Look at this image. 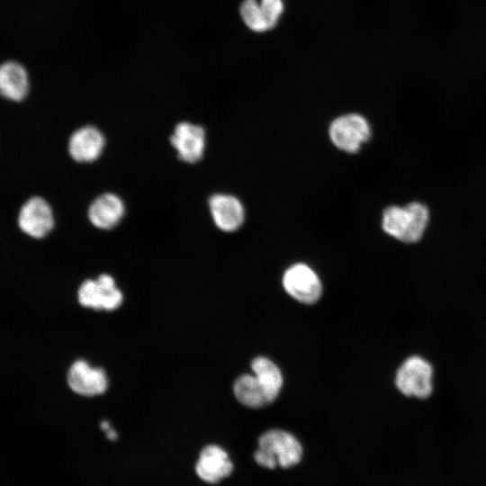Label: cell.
Instances as JSON below:
<instances>
[{"label":"cell","instance_id":"obj_10","mask_svg":"<svg viewBox=\"0 0 486 486\" xmlns=\"http://www.w3.org/2000/svg\"><path fill=\"white\" fill-rule=\"evenodd\" d=\"M68 383L77 394L94 396L105 392L108 381L102 368H94L86 361L77 360L69 368Z\"/></svg>","mask_w":486,"mask_h":486},{"label":"cell","instance_id":"obj_4","mask_svg":"<svg viewBox=\"0 0 486 486\" xmlns=\"http://www.w3.org/2000/svg\"><path fill=\"white\" fill-rule=\"evenodd\" d=\"M17 224L20 230L30 238L40 239L53 229L55 220L52 208L40 196H32L21 206Z\"/></svg>","mask_w":486,"mask_h":486},{"label":"cell","instance_id":"obj_7","mask_svg":"<svg viewBox=\"0 0 486 486\" xmlns=\"http://www.w3.org/2000/svg\"><path fill=\"white\" fill-rule=\"evenodd\" d=\"M283 285L290 296L303 303L316 302L322 291L321 282L317 274L302 263L293 265L285 271Z\"/></svg>","mask_w":486,"mask_h":486},{"label":"cell","instance_id":"obj_5","mask_svg":"<svg viewBox=\"0 0 486 486\" xmlns=\"http://www.w3.org/2000/svg\"><path fill=\"white\" fill-rule=\"evenodd\" d=\"M370 136L368 122L356 113L337 118L329 127V137L333 144L346 152L358 151Z\"/></svg>","mask_w":486,"mask_h":486},{"label":"cell","instance_id":"obj_13","mask_svg":"<svg viewBox=\"0 0 486 486\" xmlns=\"http://www.w3.org/2000/svg\"><path fill=\"white\" fill-rule=\"evenodd\" d=\"M29 76L19 62L8 60L0 64V95L13 102L25 99L29 92Z\"/></svg>","mask_w":486,"mask_h":486},{"label":"cell","instance_id":"obj_9","mask_svg":"<svg viewBox=\"0 0 486 486\" xmlns=\"http://www.w3.org/2000/svg\"><path fill=\"white\" fill-rule=\"evenodd\" d=\"M170 141L176 149L178 158L184 162L195 163L203 156L205 132L199 125L187 122L178 123Z\"/></svg>","mask_w":486,"mask_h":486},{"label":"cell","instance_id":"obj_8","mask_svg":"<svg viewBox=\"0 0 486 486\" xmlns=\"http://www.w3.org/2000/svg\"><path fill=\"white\" fill-rule=\"evenodd\" d=\"M194 470L202 482L214 484L230 475L233 464L222 447L209 445L200 452Z\"/></svg>","mask_w":486,"mask_h":486},{"label":"cell","instance_id":"obj_6","mask_svg":"<svg viewBox=\"0 0 486 486\" xmlns=\"http://www.w3.org/2000/svg\"><path fill=\"white\" fill-rule=\"evenodd\" d=\"M122 300V292L107 274H101L96 280L85 281L78 290L80 304L88 308L112 310L117 309Z\"/></svg>","mask_w":486,"mask_h":486},{"label":"cell","instance_id":"obj_3","mask_svg":"<svg viewBox=\"0 0 486 486\" xmlns=\"http://www.w3.org/2000/svg\"><path fill=\"white\" fill-rule=\"evenodd\" d=\"M433 368L431 364L418 356L407 358L399 367L395 384L398 390L404 395L428 398L432 391Z\"/></svg>","mask_w":486,"mask_h":486},{"label":"cell","instance_id":"obj_12","mask_svg":"<svg viewBox=\"0 0 486 486\" xmlns=\"http://www.w3.org/2000/svg\"><path fill=\"white\" fill-rule=\"evenodd\" d=\"M209 208L216 226L224 231L238 230L244 220L241 202L230 194H214L209 200Z\"/></svg>","mask_w":486,"mask_h":486},{"label":"cell","instance_id":"obj_1","mask_svg":"<svg viewBox=\"0 0 486 486\" xmlns=\"http://www.w3.org/2000/svg\"><path fill=\"white\" fill-rule=\"evenodd\" d=\"M302 455V445L294 436L284 430L272 429L259 437L254 457L260 466L274 469L276 466H293L301 461Z\"/></svg>","mask_w":486,"mask_h":486},{"label":"cell","instance_id":"obj_2","mask_svg":"<svg viewBox=\"0 0 486 486\" xmlns=\"http://www.w3.org/2000/svg\"><path fill=\"white\" fill-rule=\"evenodd\" d=\"M428 208L418 202L404 207L391 206L384 210L382 220L383 230L406 243L418 241L428 222Z\"/></svg>","mask_w":486,"mask_h":486},{"label":"cell","instance_id":"obj_14","mask_svg":"<svg viewBox=\"0 0 486 486\" xmlns=\"http://www.w3.org/2000/svg\"><path fill=\"white\" fill-rule=\"evenodd\" d=\"M124 212V203L119 196L114 194H104L91 203L88 218L94 227L110 230L120 222Z\"/></svg>","mask_w":486,"mask_h":486},{"label":"cell","instance_id":"obj_18","mask_svg":"<svg viewBox=\"0 0 486 486\" xmlns=\"http://www.w3.org/2000/svg\"><path fill=\"white\" fill-rule=\"evenodd\" d=\"M265 17L273 29L284 12L283 0H258Z\"/></svg>","mask_w":486,"mask_h":486},{"label":"cell","instance_id":"obj_11","mask_svg":"<svg viewBox=\"0 0 486 486\" xmlns=\"http://www.w3.org/2000/svg\"><path fill=\"white\" fill-rule=\"evenodd\" d=\"M104 137L95 127L85 126L75 130L68 140L70 157L80 163L97 159L104 148Z\"/></svg>","mask_w":486,"mask_h":486},{"label":"cell","instance_id":"obj_19","mask_svg":"<svg viewBox=\"0 0 486 486\" xmlns=\"http://www.w3.org/2000/svg\"><path fill=\"white\" fill-rule=\"evenodd\" d=\"M105 434H106V436L110 439V440H115L118 436L116 431L110 428L108 430L105 431Z\"/></svg>","mask_w":486,"mask_h":486},{"label":"cell","instance_id":"obj_15","mask_svg":"<svg viewBox=\"0 0 486 486\" xmlns=\"http://www.w3.org/2000/svg\"><path fill=\"white\" fill-rule=\"evenodd\" d=\"M237 400L249 408H261L272 402L262 383L255 374H243L234 383Z\"/></svg>","mask_w":486,"mask_h":486},{"label":"cell","instance_id":"obj_16","mask_svg":"<svg viewBox=\"0 0 486 486\" xmlns=\"http://www.w3.org/2000/svg\"><path fill=\"white\" fill-rule=\"evenodd\" d=\"M251 369L274 401L283 386V375L278 366L270 359L258 356L252 361Z\"/></svg>","mask_w":486,"mask_h":486},{"label":"cell","instance_id":"obj_17","mask_svg":"<svg viewBox=\"0 0 486 486\" xmlns=\"http://www.w3.org/2000/svg\"><path fill=\"white\" fill-rule=\"evenodd\" d=\"M240 15L245 24L256 32L271 30L258 0H243Z\"/></svg>","mask_w":486,"mask_h":486}]
</instances>
